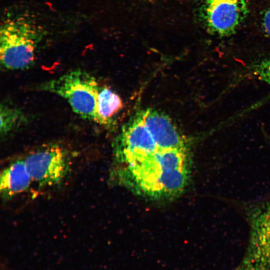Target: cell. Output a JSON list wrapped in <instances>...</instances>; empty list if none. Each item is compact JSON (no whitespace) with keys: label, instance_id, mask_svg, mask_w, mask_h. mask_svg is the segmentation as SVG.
Instances as JSON below:
<instances>
[{"label":"cell","instance_id":"cell-9","mask_svg":"<svg viewBox=\"0 0 270 270\" xmlns=\"http://www.w3.org/2000/svg\"><path fill=\"white\" fill-rule=\"evenodd\" d=\"M32 181L24 159L12 162L2 172L0 191L2 198L8 200L26 190Z\"/></svg>","mask_w":270,"mask_h":270},{"label":"cell","instance_id":"cell-13","mask_svg":"<svg viewBox=\"0 0 270 270\" xmlns=\"http://www.w3.org/2000/svg\"><path fill=\"white\" fill-rule=\"evenodd\" d=\"M262 24L266 33L270 36V8L265 12L262 17Z\"/></svg>","mask_w":270,"mask_h":270},{"label":"cell","instance_id":"cell-11","mask_svg":"<svg viewBox=\"0 0 270 270\" xmlns=\"http://www.w3.org/2000/svg\"><path fill=\"white\" fill-rule=\"evenodd\" d=\"M0 110V132L2 136H6L16 131L27 120L24 112L12 104L2 103Z\"/></svg>","mask_w":270,"mask_h":270},{"label":"cell","instance_id":"cell-5","mask_svg":"<svg viewBox=\"0 0 270 270\" xmlns=\"http://www.w3.org/2000/svg\"><path fill=\"white\" fill-rule=\"evenodd\" d=\"M248 218V244L236 270H270V200L252 208Z\"/></svg>","mask_w":270,"mask_h":270},{"label":"cell","instance_id":"cell-10","mask_svg":"<svg viewBox=\"0 0 270 270\" xmlns=\"http://www.w3.org/2000/svg\"><path fill=\"white\" fill-rule=\"evenodd\" d=\"M122 100L119 96L110 88L100 86L96 108V122L108 126L112 118L122 108Z\"/></svg>","mask_w":270,"mask_h":270},{"label":"cell","instance_id":"cell-3","mask_svg":"<svg viewBox=\"0 0 270 270\" xmlns=\"http://www.w3.org/2000/svg\"><path fill=\"white\" fill-rule=\"evenodd\" d=\"M38 33L34 24L23 16L5 20L0 31V60L11 70H24L35 60Z\"/></svg>","mask_w":270,"mask_h":270},{"label":"cell","instance_id":"cell-2","mask_svg":"<svg viewBox=\"0 0 270 270\" xmlns=\"http://www.w3.org/2000/svg\"><path fill=\"white\" fill-rule=\"evenodd\" d=\"M100 86L96 78L90 73L78 68L44 82L36 88L63 98L80 118L96 122Z\"/></svg>","mask_w":270,"mask_h":270},{"label":"cell","instance_id":"cell-7","mask_svg":"<svg viewBox=\"0 0 270 270\" xmlns=\"http://www.w3.org/2000/svg\"><path fill=\"white\" fill-rule=\"evenodd\" d=\"M248 0H202L204 22L212 34L229 36L236 32L248 12Z\"/></svg>","mask_w":270,"mask_h":270},{"label":"cell","instance_id":"cell-6","mask_svg":"<svg viewBox=\"0 0 270 270\" xmlns=\"http://www.w3.org/2000/svg\"><path fill=\"white\" fill-rule=\"evenodd\" d=\"M160 149L146 126L142 112L122 128L114 146L118 166L139 162Z\"/></svg>","mask_w":270,"mask_h":270},{"label":"cell","instance_id":"cell-12","mask_svg":"<svg viewBox=\"0 0 270 270\" xmlns=\"http://www.w3.org/2000/svg\"><path fill=\"white\" fill-rule=\"evenodd\" d=\"M250 69L252 76L270 84V58L253 64Z\"/></svg>","mask_w":270,"mask_h":270},{"label":"cell","instance_id":"cell-1","mask_svg":"<svg viewBox=\"0 0 270 270\" xmlns=\"http://www.w3.org/2000/svg\"><path fill=\"white\" fill-rule=\"evenodd\" d=\"M188 150H160L134 163L118 166L112 173L120 184L153 200L178 196L190 176Z\"/></svg>","mask_w":270,"mask_h":270},{"label":"cell","instance_id":"cell-4","mask_svg":"<svg viewBox=\"0 0 270 270\" xmlns=\"http://www.w3.org/2000/svg\"><path fill=\"white\" fill-rule=\"evenodd\" d=\"M72 154L60 143L42 145L24 158L32 181L40 187L53 186L62 183L70 173Z\"/></svg>","mask_w":270,"mask_h":270},{"label":"cell","instance_id":"cell-8","mask_svg":"<svg viewBox=\"0 0 270 270\" xmlns=\"http://www.w3.org/2000/svg\"><path fill=\"white\" fill-rule=\"evenodd\" d=\"M142 113L146 126L160 149L188 150L186 138L168 116L152 108Z\"/></svg>","mask_w":270,"mask_h":270}]
</instances>
